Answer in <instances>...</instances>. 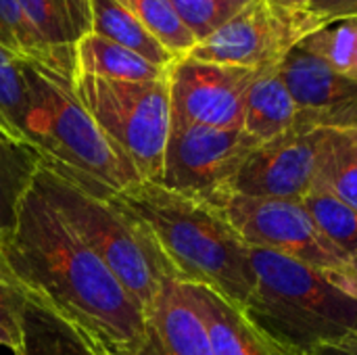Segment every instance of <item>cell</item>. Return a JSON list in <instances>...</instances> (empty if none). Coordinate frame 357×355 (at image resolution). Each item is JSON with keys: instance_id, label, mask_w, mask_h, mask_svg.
I'll use <instances>...</instances> for the list:
<instances>
[{"instance_id": "obj_1", "label": "cell", "mask_w": 357, "mask_h": 355, "mask_svg": "<svg viewBox=\"0 0 357 355\" xmlns=\"http://www.w3.org/2000/svg\"><path fill=\"white\" fill-rule=\"evenodd\" d=\"M0 255L25 297L69 324L96 354H140L142 305L36 190L25 197Z\"/></svg>"}, {"instance_id": "obj_2", "label": "cell", "mask_w": 357, "mask_h": 355, "mask_svg": "<svg viewBox=\"0 0 357 355\" xmlns=\"http://www.w3.org/2000/svg\"><path fill=\"white\" fill-rule=\"evenodd\" d=\"M115 195L151 230L178 280L205 285L241 310L249 305L257 287L249 245L218 209L157 182Z\"/></svg>"}, {"instance_id": "obj_3", "label": "cell", "mask_w": 357, "mask_h": 355, "mask_svg": "<svg viewBox=\"0 0 357 355\" xmlns=\"http://www.w3.org/2000/svg\"><path fill=\"white\" fill-rule=\"evenodd\" d=\"M257 278L243 310L284 355L357 341V297L339 276L320 272L261 247H249Z\"/></svg>"}, {"instance_id": "obj_4", "label": "cell", "mask_w": 357, "mask_h": 355, "mask_svg": "<svg viewBox=\"0 0 357 355\" xmlns=\"http://www.w3.org/2000/svg\"><path fill=\"white\" fill-rule=\"evenodd\" d=\"M23 75L29 98L25 138L42 155V165L96 195L142 182L82 105L73 77L29 61H23Z\"/></svg>"}, {"instance_id": "obj_5", "label": "cell", "mask_w": 357, "mask_h": 355, "mask_svg": "<svg viewBox=\"0 0 357 355\" xmlns=\"http://www.w3.org/2000/svg\"><path fill=\"white\" fill-rule=\"evenodd\" d=\"M33 190L115 274L144 314L176 272L144 222L117 195H96L42 165ZM178 280V278H176Z\"/></svg>"}, {"instance_id": "obj_6", "label": "cell", "mask_w": 357, "mask_h": 355, "mask_svg": "<svg viewBox=\"0 0 357 355\" xmlns=\"http://www.w3.org/2000/svg\"><path fill=\"white\" fill-rule=\"evenodd\" d=\"M75 92L140 180L159 184L172 130L167 75L155 82H123L77 73Z\"/></svg>"}, {"instance_id": "obj_7", "label": "cell", "mask_w": 357, "mask_h": 355, "mask_svg": "<svg viewBox=\"0 0 357 355\" xmlns=\"http://www.w3.org/2000/svg\"><path fill=\"white\" fill-rule=\"evenodd\" d=\"M257 146L243 130L172 119L159 184L218 209L234 195L236 176Z\"/></svg>"}, {"instance_id": "obj_8", "label": "cell", "mask_w": 357, "mask_h": 355, "mask_svg": "<svg viewBox=\"0 0 357 355\" xmlns=\"http://www.w3.org/2000/svg\"><path fill=\"white\" fill-rule=\"evenodd\" d=\"M218 211L249 247L274 251L345 280L349 257L318 230L301 201L232 195Z\"/></svg>"}, {"instance_id": "obj_9", "label": "cell", "mask_w": 357, "mask_h": 355, "mask_svg": "<svg viewBox=\"0 0 357 355\" xmlns=\"http://www.w3.org/2000/svg\"><path fill=\"white\" fill-rule=\"evenodd\" d=\"M310 13H284L266 0H251L215 33L197 42L186 54L197 61L264 71L282 59L310 33L320 29Z\"/></svg>"}, {"instance_id": "obj_10", "label": "cell", "mask_w": 357, "mask_h": 355, "mask_svg": "<svg viewBox=\"0 0 357 355\" xmlns=\"http://www.w3.org/2000/svg\"><path fill=\"white\" fill-rule=\"evenodd\" d=\"M255 71L180 56L169 65L172 119L243 130L245 98Z\"/></svg>"}, {"instance_id": "obj_11", "label": "cell", "mask_w": 357, "mask_h": 355, "mask_svg": "<svg viewBox=\"0 0 357 355\" xmlns=\"http://www.w3.org/2000/svg\"><path fill=\"white\" fill-rule=\"evenodd\" d=\"M320 138L322 128L291 130L259 144L243 163L234 195L301 201L316 182Z\"/></svg>"}, {"instance_id": "obj_12", "label": "cell", "mask_w": 357, "mask_h": 355, "mask_svg": "<svg viewBox=\"0 0 357 355\" xmlns=\"http://www.w3.org/2000/svg\"><path fill=\"white\" fill-rule=\"evenodd\" d=\"M278 73L299 107L293 130L357 128V84L297 44L278 65Z\"/></svg>"}, {"instance_id": "obj_13", "label": "cell", "mask_w": 357, "mask_h": 355, "mask_svg": "<svg viewBox=\"0 0 357 355\" xmlns=\"http://www.w3.org/2000/svg\"><path fill=\"white\" fill-rule=\"evenodd\" d=\"M138 355H213L205 322L182 280H165L146 310V337Z\"/></svg>"}, {"instance_id": "obj_14", "label": "cell", "mask_w": 357, "mask_h": 355, "mask_svg": "<svg viewBox=\"0 0 357 355\" xmlns=\"http://www.w3.org/2000/svg\"><path fill=\"white\" fill-rule=\"evenodd\" d=\"M201 314L213 355H284L247 318V314L205 285L182 282Z\"/></svg>"}, {"instance_id": "obj_15", "label": "cell", "mask_w": 357, "mask_h": 355, "mask_svg": "<svg viewBox=\"0 0 357 355\" xmlns=\"http://www.w3.org/2000/svg\"><path fill=\"white\" fill-rule=\"evenodd\" d=\"M19 4L46 48L75 77V48L92 33V0H19Z\"/></svg>"}, {"instance_id": "obj_16", "label": "cell", "mask_w": 357, "mask_h": 355, "mask_svg": "<svg viewBox=\"0 0 357 355\" xmlns=\"http://www.w3.org/2000/svg\"><path fill=\"white\" fill-rule=\"evenodd\" d=\"M297 121L299 107L287 90L278 67L255 71L245 98L243 132L264 144L291 132Z\"/></svg>"}, {"instance_id": "obj_17", "label": "cell", "mask_w": 357, "mask_h": 355, "mask_svg": "<svg viewBox=\"0 0 357 355\" xmlns=\"http://www.w3.org/2000/svg\"><path fill=\"white\" fill-rule=\"evenodd\" d=\"M42 167V155L0 130V243L15 230L25 197Z\"/></svg>"}, {"instance_id": "obj_18", "label": "cell", "mask_w": 357, "mask_h": 355, "mask_svg": "<svg viewBox=\"0 0 357 355\" xmlns=\"http://www.w3.org/2000/svg\"><path fill=\"white\" fill-rule=\"evenodd\" d=\"M75 65L77 73L123 82H155L165 77L169 71V67H159L144 56L96 33H88L77 44Z\"/></svg>"}, {"instance_id": "obj_19", "label": "cell", "mask_w": 357, "mask_h": 355, "mask_svg": "<svg viewBox=\"0 0 357 355\" xmlns=\"http://www.w3.org/2000/svg\"><path fill=\"white\" fill-rule=\"evenodd\" d=\"M15 355H98L69 324L38 303H25Z\"/></svg>"}, {"instance_id": "obj_20", "label": "cell", "mask_w": 357, "mask_h": 355, "mask_svg": "<svg viewBox=\"0 0 357 355\" xmlns=\"http://www.w3.org/2000/svg\"><path fill=\"white\" fill-rule=\"evenodd\" d=\"M92 33L111 40L159 67H169L176 61L117 0H92Z\"/></svg>"}, {"instance_id": "obj_21", "label": "cell", "mask_w": 357, "mask_h": 355, "mask_svg": "<svg viewBox=\"0 0 357 355\" xmlns=\"http://www.w3.org/2000/svg\"><path fill=\"white\" fill-rule=\"evenodd\" d=\"M316 182L324 184L357 211L356 128H322Z\"/></svg>"}, {"instance_id": "obj_22", "label": "cell", "mask_w": 357, "mask_h": 355, "mask_svg": "<svg viewBox=\"0 0 357 355\" xmlns=\"http://www.w3.org/2000/svg\"><path fill=\"white\" fill-rule=\"evenodd\" d=\"M318 230L349 259L357 255V211L324 184L314 182L301 199Z\"/></svg>"}, {"instance_id": "obj_23", "label": "cell", "mask_w": 357, "mask_h": 355, "mask_svg": "<svg viewBox=\"0 0 357 355\" xmlns=\"http://www.w3.org/2000/svg\"><path fill=\"white\" fill-rule=\"evenodd\" d=\"M117 2H121L174 59L186 56L197 46L195 36L184 25V21L180 19V15L176 13L169 0H117Z\"/></svg>"}, {"instance_id": "obj_24", "label": "cell", "mask_w": 357, "mask_h": 355, "mask_svg": "<svg viewBox=\"0 0 357 355\" xmlns=\"http://www.w3.org/2000/svg\"><path fill=\"white\" fill-rule=\"evenodd\" d=\"M0 46L19 56L21 61L40 63L67 77H73L61 67L56 56L40 40V36L27 21L19 0H0Z\"/></svg>"}, {"instance_id": "obj_25", "label": "cell", "mask_w": 357, "mask_h": 355, "mask_svg": "<svg viewBox=\"0 0 357 355\" xmlns=\"http://www.w3.org/2000/svg\"><path fill=\"white\" fill-rule=\"evenodd\" d=\"M27 103L29 98L23 75V61L0 46V130L21 142H27Z\"/></svg>"}, {"instance_id": "obj_26", "label": "cell", "mask_w": 357, "mask_h": 355, "mask_svg": "<svg viewBox=\"0 0 357 355\" xmlns=\"http://www.w3.org/2000/svg\"><path fill=\"white\" fill-rule=\"evenodd\" d=\"M299 44L349 80L357 46V19L328 23L303 38Z\"/></svg>"}, {"instance_id": "obj_27", "label": "cell", "mask_w": 357, "mask_h": 355, "mask_svg": "<svg viewBox=\"0 0 357 355\" xmlns=\"http://www.w3.org/2000/svg\"><path fill=\"white\" fill-rule=\"evenodd\" d=\"M197 42H203L236 17L251 0H169Z\"/></svg>"}, {"instance_id": "obj_28", "label": "cell", "mask_w": 357, "mask_h": 355, "mask_svg": "<svg viewBox=\"0 0 357 355\" xmlns=\"http://www.w3.org/2000/svg\"><path fill=\"white\" fill-rule=\"evenodd\" d=\"M25 303H27L25 293L19 289V285L10 276L0 255V324H4L15 335H19V318H21Z\"/></svg>"}, {"instance_id": "obj_29", "label": "cell", "mask_w": 357, "mask_h": 355, "mask_svg": "<svg viewBox=\"0 0 357 355\" xmlns=\"http://www.w3.org/2000/svg\"><path fill=\"white\" fill-rule=\"evenodd\" d=\"M307 13L320 25L357 19V0H312Z\"/></svg>"}, {"instance_id": "obj_30", "label": "cell", "mask_w": 357, "mask_h": 355, "mask_svg": "<svg viewBox=\"0 0 357 355\" xmlns=\"http://www.w3.org/2000/svg\"><path fill=\"white\" fill-rule=\"evenodd\" d=\"M266 2L284 13H307L312 0H266Z\"/></svg>"}, {"instance_id": "obj_31", "label": "cell", "mask_w": 357, "mask_h": 355, "mask_svg": "<svg viewBox=\"0 0 357 355\" xmlns=\"http://www.w3.org/2000/svg\"><path fill=\"white\" fill-rule=\"evenodd\" d=\"M312 355H357V341L341 343V345H328V347L314 352Z\"/></svg>"}, {"instance_id": "obj_32", "label": "cell", "mask_w": 357, "mask_h": 355, "mask_svg": "<svg viewBox=\"0 0 357 355\" xmlns=\"http://www.w3.org/2000/svg\"><path fill=\"white\" fill-rule=\"evenodd\" d=\"M17 345H19V337L10 333L4 324H0V347H8L10 352H15Z\"/></svg>"}, {"instance_id": "obj_33", "label": "cell", "mask_w": 357, "mask_h": 355, "mask_svg": "<svg viewBox=\"0 0 357 355\" xmlns=\"http://www.w3.org/2000/svg\"><path fill=\"white\" fill-rule=\"evenodd\" d=\"M345 280H347L351 293L357 295V255L349 259V266H347V272H345Z\"/></svg>"}, {"instance_id": "obj_34", "label": "cell", "mask_w": 357, "mask_h": 355, "mask_svg": "<svg viewBox=\"0 0 357 355\" xmlns=\"http://www.w3.org/2000/svg\"><path fill=\"white\" fill-rule=\"evenodd\" d=\"M349 80L357 84V46H356V56H354V67H351V73H349Z\"/></svg>"}, {"instance_id": "obj_35", "label": "cell", "mask_w": 357, "mask_h": 355, "mask_svg": "<svg viewBox=\"0 0 357 355\" xmlns=\"http://www.w3.org/2000/svg\"><path fill=\"white\" fill-rule=\"evenodd\" d=\"M356 146H357V128H356Z\"/></svg>"}]
</instances>
